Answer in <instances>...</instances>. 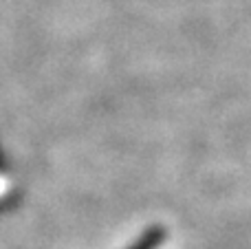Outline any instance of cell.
<instances>
[{
	"mask_svg": "<svg viewBox=\"0 0 251 249\" xmlns=\"http://www.w3.org/2000/svg\"><path fill=\"white\" fill-rule=\"evenodd\" d=\"M165 241V227L156 225V227H150L137 243H132L128 249H156L161 247V243Z\"/></svg>",
	"mask_w": 251,
	"mask_h": 249,
	"instance_id": "cell-1",
	"label": "cell"
}]
</instances>
